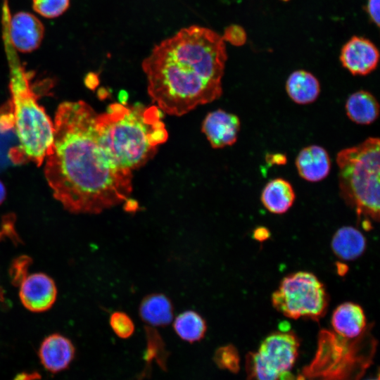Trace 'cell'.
<instances>
[{"mask_svg": "<svg viewBox=\"0 0 380 380\" xmlns=\"http://www.w3.org/2000/svg\"><path fill=\"white\" fill-rule=\"evenodd\" d=\"M5 50L10 70L9 87L13 129L18 145L9 150L10 160L15 164L32 161L40 165L50 153L53 142L54 127L44 109L39 105L31 89L28 75L18 58L3 23Z\"/></svg>", "mask_w": 380, "mask_h": 380, "instance_id": "4", "label": "cell"}, {"mask_svg": "<svg viewBox=\"0 0 380 380\" xmlns=\"http://www.w3.org/2000/svg\"><path fill=\"white\" fill-rule=\"evenodd\" d=\"M215 365L222 369L237 373L240 368V357L237 349L232 344L218 348L213 355Z\"/></svg>", "mask_w": 380, "mask_h": 380, "instance_id": "24", "label": "cell"}, {"mask_svg": "<svg viewBox=\"0 0 380 380\" xmlns=\"http://www.w3.org/2000/svg\"><path fill=\"white\" fill-rule=\"evenodd\" d=\"M19 296L23 306L34 312L50 309L57 297L54 281L42 272L32 273L23 277L20 284Z\"/></svg>", "mask_w": 380, "mask_h": 380, "instance_id": "9", "label": "cell"}, {"mask_svg": "<svg viewBox=\"0 0 380 380\" xmlns=\"http://www.w3.org/2000/svg\"><path fill=\"white\" fill-rule=\"evenodd\" d=\"M97 114L82 101L63 102L56 113L44 174L54 198L72 213L99 214L132 191V172L113 166L99 147Z\"/></svg>", "mask_w": 380, "mask_h": 380, "instance_id": "1", "label": "cell"}, {"mask_svg": "<svg viewBox=\"0 0 380 380\" xmlns=\"http://www.w3.org/2000/svg\"><path fill=\"white\" fill-rule=\"evenodd\" d=\"M172 326L178 337L190 343L201 341L207 331L205 319L199 313L191 310L179 314Z\"/></svg>", "mask_w": 380, "mask_h": 380, "instance_id": "21", "label": "cell"}, {"mask_svg": "<svg viewBox=\"0 0 380 380\" xmlns=\"http://www.w3.org/2000/svg\"><path fill=\"white\" fill-rule=\"evenodd\" d=\"M247 380H279V375L270 369L257 352L248 353L246 357Z\"/></svg>", "mask_w": 380, "mask_h": 380, "instance_id": "23", "label": "cell"}, {"mask_svg": "<svg viewBox=\"0 0 380 380\" xmlns=\"http://www.w3.org/2000/svg\"><path fill=\"white\" fill-rule=\"evenodd\" d=\"M240 126L238 116L219 109L206 115L202 124V132L213 148H221L236 141Z\"/></svg>", "mask_w": 380, "mask_h": 380, "instance_id": "12", "label": "cell"}, {"mask_svg": "<svg viewBox=\"0 0 380 380\" xmlns=\"http://www.w3.org/2000/svg\"><path fill=\"white\" fill-rule=\"evenodd\" d=\"M376 345L368 326L352 339L322 329L315 357L303 368L302 376L305 380H360L372 362Z\"/></svg>", "mask_w": 380, "mask_h": 380, "instance_id": "6", "label": "cell"}, {"mask_svg": "<svg viewBox=\"0 0 380 380\" xmlns=\"http://www.w3.org/2000/svg\"><path fill=\"white\" fill-rule=\"evenodd\" d=\"M37 377V374H19L15 380H33Z\"/></svg>", "mask_w": 380, "mask_h": 380, "instance_id": "32", "label": "cell"}, {"mask_svg": "<svg viewBox=\"0 0 380 380\" xmlns=\"http://www.w3.org/2000/svg\"><path fill=\"white\" fill-rule=\"evenodd\" d=\"M146 349L144 355L145 368L137 377V380H143L149 376L153 361L163 371L167 370V362L169 353L166 349L165 343L158 331L153 327H144Z\"/></svg>", "mask_w": 380, "mask_h": 380, "instance_id": "22", "label": "cell"}, {"mask_svg": "<svg viewBox=\"0 0 380 380\" xmlns=\"http://www.w3.org/2000/svg\"><path fill=\"white\" fill-rule=\"evenodd\" d=\"M125 210L129 213H134L137 210L138 203L132 199H127L124 205Z\"/></svg>", "mask_w": 380, "mask_h": 380, "instance_id": "31", "label": "cell"}, {"mask_svg": "<svg viewBox=\"0 0 380 380\" xmlns=\"http://www.w3.org/2000/svg\"><path fill=\"white\" fill-rule=\"evenodd\" d=\"M266 161L272 165H284L286 163V156L282 153L268 154Z\"/></svg>", "mask_w": 380, "mask_h": 380, "instance_id": "29", "label": "cell"}, {"mask_svg": "<svg viewBox=\"0 0 380 380\" xmlns=\"http://www.w3.org/2000/svg\"><path fill=\"white\" fill-rule=\"evenodd\" d=\"M272 303L278 312L289 318L317 321L327 310L329 296L314 274L300 271L283 278L272 295Z\"/></svg>", "mask_w": 380, "mask_h": 380, "instance_id": "7", "label": "cell"}, {"mask_svg": "<svg viewBox=\"0 0 380 380\" xmlns=\"http://www.w3.org/2000/svg\"><path fill=\"white\" fill-rule=\"evenodd\" d=\"M70 0H32L34 10L39 15L52 18L61 15L69 6Z\"/></svg>", "mask_w": 380, "mask_h": 380, "instance_id": "26", "label": "cell"}, {"mask_svg": "<svg viewBox=\"0 0 380 380\" xmlns=\"http://www.w3.org/2000/svg\"><path fill=\"white\" fill-rule=\"evenodd\" d=\"M3 291L1 288L0 287V300L2 301L4 300V295H3Z\"/></svg>", "mask_w": 380, "mask_h": 380, "instance_id": "35", "label": "cell"}, {"mask_svg": "<svg viewBox=\"0 0 380 380\" xmlns=\"http://www.w3.org/2000/svg\"><path fill=\"white\" fill-rule=\"evenodd\" d=\"M222 39L232 45L242 46L246 43V33L242 27L231 25L224 30Z\"/></svg>", "mask_w": 380, "mask_h": 380, "instance_id": "27", "label": "cell"}, {"mask_svg": "<svg viewBox=\"0 0 380 380\" xmlns=\"http://www.w3.org/2000/svg\"><path fill=\"white\" fill-rule=\"evenodd\" d=\"M162 113L156 105L115 103L97 114V139L106 160L116 168L131 172L145 165L167 139Z\"/></svg>", "mask_w": 380, "mask_h": 380, "instance_id": "3", "label": "cell"}, {"mask_svg": "<svg viewBox=\"0 0 380 380\" xmlns=\"http://www.w3.org/2000/svg\"><path fill=\"white\" fill-rule=\"evenodd\" d=\"M9 107V102L7 104H5L3 106V107L0 108V113L4 112L5 110H6Z\"/></svg>", "mask_w": 380, "mask_h": 380, "instance_id": "34", "label": "cell"}, {"mask_svg": "<svg viewBox=\"0 0 380 380\" xmlns=\"http://www.w3.org/2000/svg\"><path fill=\"white\" fill-rule=\"evenodd\" d=\"M110 326L113 332L120 338L127 339L131 337L135 329L134 322L125 312L115 311L110 315Z\"/></svg>", "mask_w": 380, "mask_h": 380, "instance_id": "25", "label": "cell"}, {"mask_svg": "<svg viewBox=\"0 0 380 380\" xmlns=\"http://www.w3.org/2000/svg\"><path fill=\"white\" fill-rule=\"evenodd\" d=\"M139 315L148 326L163 327L173 320L174 306L166 295L153 293L146 296L141 301Z\"/></svg>", "mask_w": 380, "mask_h": 380, "instance_id": "16", "label": "cell"}, {"mask_svg": "<svg viewBox=\"0 0 380 380\" xmlns=\"http://www.w3.org/2000/svg\"><path fill=\"white\" fill-rule=\"evenodd\" d=\"M296 198L291 184L282 178L268 182L261 193L263 206L274 214L286 213L293 204Z\"/></svg>", "mask_w": 380, "mask_h": 380, "instance_id": "17", "label": "cell"}, {"mask_svg": "<svg viewBox=\"0 0 380 380\" xmlns=\"http://www.w3.org/2000/svg\"><path fill=\"white\" fill-rule=\"evenodd\" d=\"M227 58L220 34L198 25L183 28L144 60L148 93L162 112L183 115L221 96Z\"/></svg>", "mask_w": 380, "mask_h": 380, "instance_id": "2", "label": "cell"}, {"mask_svg": "<svg viewBox=\"0 0 380 380\" xmlns=\"http://www.w3.org/2000/svg\"><path fill=\"white\" fill-rule=\"evenodd\" d=\"M348 118L358 125H370L378 118L379 105L376 97L365 90L357 91L350 94L346 102Z\"/></svg>", "mask_w": 380, "mask_h": 380, "instance_id": "19", "label": "cell"}, {"mask_svg": "<svg viewBox=\"0 0 380 380\" xmlns=\"http://www.w3.org/2000/svg\"><path fill=\"white\" fill-rule=\"evenodd\" d=\"M72 343L59 334L46 337L39 349V357L44 368L52 373L65 369L75 357Z\"/></svg>", "mask_w": 380, "mask_h": 380, "instance_id": "13", "label": "cell"}, {"mask_svg": "<svg viewBox=\"0 0 380 380\" xmlns=\"http://www.w3.org/2000/svg\"><path fill=\"white\" fill-rule=\"evenodd\" d=\"M6 198V189L3 183L0 181V205L3 203Z\"/></svg>", "mask_w": 380, "mask_h": 380, "instance_id": "33", "label": "cell"}, {"mask_svg": "<svg viewBox=\"0 0 380 380\" xmlns=\"http://www.w3.org/2000/svg\"><path fill=\"white\" fill-rule=\"evenodd\" d=\"M299 345V340L293 332L276 331L262 341L257 353L264 363L280 376L293 367Z\"/></svg>", "mask_w": 380, "mask_h": 380, "instance_id": "8", "label": "cell"}, {"mask_svg": "<svg viewBox=\"0 0 380 380\" xmlns=\"http://www.w3.org/2000/svg\"><path fill=\"white\" fill-rule=\"evenodd\" d=\"M331 325L336 334L349 339L358 337L367 327L363 309L352 302L342 303L334 310Z\"/></svg>", "mask_w": 380, "mask_h": 380, "instance_id": "15", "label": "cell"}, {"mask_svg": "<svg viewBox=\"0 0 380 380\" xmlns=\"http://www.w3.org/2000/svg\"><path fill=\"white\" fill-rule=\"evenodd\" d=\"M7 27L13 46L23 53L37 49L44 37V25L37 17L30 13L19 12L13 17L10 14Z\"/></svg>", "mask_w": 380, "mask_h": 380, "instance_id": "11", "label": "cell"}, {"mask_svg": "<svg viewBox=\"0 0 380 380\" xmlns=\"http://www.w3.org/2000/svg\"><path fill=\"white\" fill-rule=\"evenodd\" d=\"M380 141L369 137L336 156L340 194L367 230L379 219Z\"/></svg>", "mask_w": 380, "mask_h": 380, "instance_id": "5", "label": "cell"}, {"mask_svg": "<svg viewBox=\"0 0 380 380\" xmlns=\"http://www.w3.org/2000/svg\"><path fill=\"white\" fill-rule=\"evenodd\" d=\"M379 53L369 39L355 36L342 47L340 61L342 65L353 75H366L378 65Z\"/></svg>", "mask_w": 380, "mask_h": 380, "instance_id": "10", "label": "cell"}, {"mask_svg": "<svg viewBox=\"0 0 380 380\" xmlns=\"http://www.w3.org/2000/svg\"><path fill=\"white\" fill-rule=\"evenodd\" d=\"M286 91L293 101L306 105L317 100L320 93V84L311 72L298 70L287 78Z\"/></svg>", "mask_w": 380, "mask_h": 380, "instance_id": "18", "label": "cell"}, {"mask_svg": "<svg viewBox=\"0 0 380 380\" xmlns=\"http://www.w3.org/2000/svg\"><path fill=\"white\" fill-rule=\"evenodd\" d=\"M368 380H379V376L378 374L377 377L376 379H368Z\"/></svg>", "mask_w": 380, "mask_h": 380, "instance_id": "36", "label": "cell"}, {"mask_svg": "<svg viewBox=\"0 0 380 380\" xmlns=\"http://www.w3.org/2000/svg\"><path fill=\"white\" fill-rule=\"evenodd\" d=\"M253 236L257 241H263L270 237V232L267 228L260 227L254 230Z\"/></svg>", "mask_w": 380, "mask_h": 380, "instance_id": "30", "label": "cell"}, {"mask_svg": "<svg viewBox=\"0 0 380 380\" xmlns=\"http://www.w3.org/2000/svg\"><path fill=\"white\" fill-rule=\"evenodd\" d=\"M380 0H367V12L370 20L378 27L380 23Z\"/></svg>", "mask_w": 380, "mask_h": 380, "instance_id": "28", "label": "cell"}, {"mask_svg": "<svg viewBox=\"0 0 380 380\" xmlns=\"http://www.w3.org/2000/svg\"><path fill=\"white\" fill-rule=\"evenodd\" d=\"M331 158L327 150L318 145H310L300 150L296 158L298 175L303 179L317 182L330 172Z\"/></svg>", "mask_w": 380, "mask_h": 380, "instance_id": "14", "label": "cell"}, {"mask_svg": "<svg viewBox=\"0 0 380 380\" xmlns=\"http://www.w3.org/2000/svg\"><path fill=\"white\" fill-rule=\"evenodd\" d=\"M334 253L343 260H353L359 258L366 248V239L357 229L345 226L338 229L331 239Z\"/></svg>", "mask_w": 380, "mask_h": 380, "instance_id": "20", "label": "cell"}]
</instances>
